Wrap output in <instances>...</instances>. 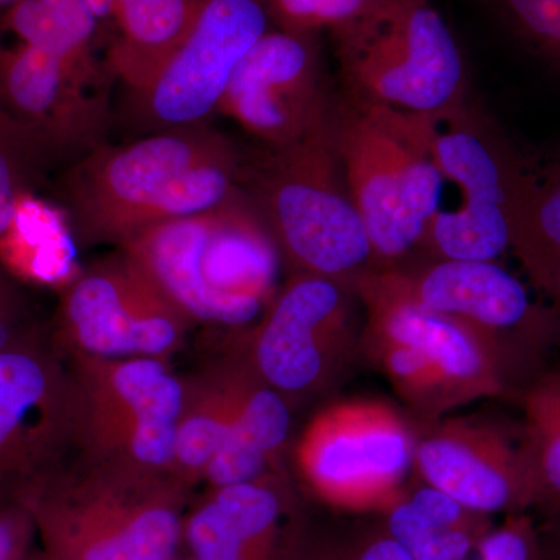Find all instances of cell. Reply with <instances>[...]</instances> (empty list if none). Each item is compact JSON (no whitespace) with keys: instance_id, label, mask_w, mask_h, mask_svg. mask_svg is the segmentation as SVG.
<instances>
[{"instance_id":"1","label":"cell","mask_w":560,"mask_h":560,"mask_svg":"<svg viewBox=\"0 0 560 560\" xmlns=\"http://www.w3.org/2000/svg\"><path fill=\"white\" fill-rule=\"evenodd\" d=\"M243 149L205 124L106 142L62 171L66 228L81 246H124L139 232L217 208L238 189Z\"/></svg>"},{"instance_id":"2","label":"cell","mask_w":560,"mask_h":560,"mask_svg":"<svg viewBox=\"0 0 560 560\" xmlns=\"http://www.w3.org/2000/svg\"><path fill=\"white\" fill-rule=\"evenodd\" d=\"M120 248L191 324L241 329L278 294L279 250L241 187L217 208L156 224Z\"/></svg>"},{"instance_id":"3","label":"cell","mask_w":560,"mask_h":560,"mask_svg":"<svg viewBox=\"0 0 560 560\" xmlns=\"http://www.w3.org/2000/svg\"><path fill=\"white\" fill-rule=\"evenodd\" d=\"M238 187L296 272L355 282L374 260L331 142L330 119L290 145L243 149Z\"/></svg>"},{"instance_id":"4","label":"cell","mask_w":560,"mask_h":560,"mask_svg":"<svg viewBox=\"0 0 560 560\" xmlns=\"http://www.w3.org/2000/svg\"><path fill=\"white\" fill-rule=\"evenodd\" d=\"M189 488L77 458L22 503L50 560H171Z\"/></svg>"},{"instance_id":"5","label":"cell","mask_w":560,"mask_h":560,"mask_svg":"<svg viewBox=\"0 0 560 560\" xmlns=\"http://www.w3.org/2000/svg\"><path fill=\"white\" fill-rule=\"evenodd\" d=\"M331 142L374 260L396 261L422 245L444 200L429 116L335 97Z\"/></svg>"},{"instance_id":"6","label":"cell","mask_w":560,"mask_h":560,"mask_svg":"<svg viewBox=\"0 0 560 560\" xmlns=\"http://www.w3.org/2000/svg\"><path fill=\"white\" fill-rule=\"evenodd\" d=\"M331 36L349 97L418 116L467 98L463 51L430 0H368Z\"/></svg>"},{"instance_id":"7","label":"cell","mask_w":560,"mask_h":560,"mask_svg":"<svg viewBox=\"0 0 560 560\" xmlns=\"http://www.w3.org/2000/svg\"><path fill=\"white\" fill-rule=\"evenodd\" d=\"M75 400L77 458L173 477L184 381L167 361L66 355Z\"/></svg>"},{"instance_id":"8","label":"cell","mask_w":560,"mask_h":560,"mask_svg":"<svg viewBox=\"0 0 560 560\" xmlns=\"http://www.w3.org/2000/svg\"><path fill=\"white\" fill-rule=\"evenodd\" d=\"M429 119L434 158L458 200L438 210L422 245L440 259L495 261L510 249L522 156L467 98Z\"/></svg>"},{"instance_id":"9","label":"cell","mask_w":560,"mask_h":560,"mask_svg":"<svg viewBox=\"0 0 560 560\" xmlns=\"http://www.w3.org/2000/svg\"><path fill=\"white\" fill-rule=\"evenodd\" d=\"M73 452L72 374L38 327L0 352V510L22 506Z\"/></svg>"},{"instance_id":"10","label":"cell","mask_w":560,"mask_h":560,"mask_svg":"<svg viewBox=\"0 0 560 560\" xmlns=\"http://www.w3.org/2000/svg\"><path fill=\"white\" fill-rule=\"evenodd\" d=\"M190 324L149 272L119 248L62 287L51 340L65 355L167 361L183 346Z\"/></svg>"},{"instance_id":"11","label":"cell","mask_w":560,"mask_h":560,"mask_svg":"<svg viewBox=\"0 0 560 560\" xmlns=\"http://www.w3.org/2000/svg\"><path fill=\"white\" fill-rule=\"evenodd\" d=\"M270 24L265 0H206L194 28L156 77L143 90L124 92L114 125L140 138L209 121L235 69Z\"/></svg>"},{"instance_id":"12","label":"cell","mask_w":560,"mask_h":560,"mask_svg":"<svg viewBox=\"0 0 560 560\" xmlns=\"http://www.w3.org/2000/svg\"><path fill=\"white\" fill-rule=\"evenodd\" d=\"M0 114L43 154L70 167L109 142L108 86L28 44H0Z\"/></svg>"},{"instance_id":"13","label":"cell","mask_w":560,"mask_h":560,"mask_svg":"<svg viewBox=\"0 0 560 560\" xmlns=\"http://www.w3.org/2000/svg\"><path fill=\"white\" fill-rule=\"evenodd\" d=\"M318 33L270 28L235 69L219 113L260 147H285L330 119Z\"/></svg>"},{"instance_id":"14","label":"cell","mask_w":560,"mask_h":560,"mask_svg":"<svg viewBox=\"0 0 560 560\" xmlns=\"http://www.w3.org/2000/svg\"><path fill=\"white\" fill-rule=\"evenodd\" d=\"M412 453L411 438L394 416L372 407H338L308 425L298 463L324 500L364 506L399 485Z\"/></svg>"},{"instance_id":"15","label":"cell","mask_w":560,"mask_h":560,"mask_svg":"<svg viewBox=\"0 0 560 560\" xmlns=\"http://www.w3.org/2000/svg\"><path fill=\"white\" fill-rule=\"evenodd\" d=\"M345 312L341 283L296 272L253 331L256 378L282 397L313 388Z\"/></svg>"},{"instance_id":"16","label":"cell","mask_w":560,"mask_h":560,"mask_svg":"<svg viewBox=\"0 0 560 560\" xmlns=\"http://www.w3.org/2000/svg\"><path fill=\"white\" fill-rule=\"evenodd\" d=\"M360 296L370 308L375 337L388 345L419 352L442 382L492 381L489 360L482 350V331L441 313L427 311L400 289L393 271L363 272L355 279Z\"/></svg>"},{"instance_id":"17","label":"cell","mask_w":560,"mask_h":560,"mask_svg":"<svg viewBox=\"0 0 560 560\" xmlns=\"http://www.w3.org/2000/svg\"><path fill=\"white\" fill-rule=\"evenodd\" d=\"M416 463L431 488L447 493L464 510L490 514L534 499L526 458L500 436L438 434L416 448Z\"/></svg>"},{"instance_id":"18","label":"cell","mask_w":560,"mask_h":560,"mask_svg":"<svg viewBox=\"0 0 560 560\" xmlns=\"http://www.w3.org/2000/svg\"><path fill=\"white\" fill-rule=\"evenodd\" d=\"M282 503L264 478L206 489L190 504L183 545L190 560H278Z\"/></svg>"},{"instance_id":"19","label":"cell","mask_w":560,"mask_h":560,"mask_svg":"<svg viewBox=\"0 0 560 560\" xmlns=\"http://www.w3.org/2000/svg\"><path fill=\"white\" fill-rule=\"evenodd\" d=\"M440 260L415 276L393 271L420 307L480 331L514 329L536 313L525 285L495 261Z\"/></svg>"},{"instance_id":"20","label":"cell","mask_w":560,"mask_h":560,"mask_svg":"<svg viewBox=\"0 0 560 560\" xmlns=\"http://www.w3.org/2000/svg\"><path fill=\"white\" fill-rule=\"evenodd\" d=\"M206 0H116L117 33L103 61L125 92L143 90L187 38Z\"/></svg>"},{"instance_id":"21","label":"cell","mask_w":560,"mask_h":560,"mask_svg":"<svg viewBox=\"0 0 560 560\" xmlns=\"http://www.w3.org/2000/svg\"><path fill=\"white\" fill-rule=\"evenodd\" d=\"M510 248L560 316V161L522 156L511 209Z\"/></svg>"},{"instance_id":"22","label":"cell","mask_w":560,"mask_h":560,"mask_svg":"<svg viewBox=\"0 0 560 560\" xmlns=\"http://www.w3.org/2000/svg\"><path fill=\"white\" fill-rule=\"evenodd\" d=\"M290 411L278 390L242 370L241 400L230 434L205 475L208 488L259 480L287 441Z\"/></svg>"},{"instance_id":"23","label":"cell","mask_w":560,"mask_h":560,"mask_svg":"<svg viewBox=\"0 0 560 560\" xmlns=\"http://www.w3.org/2000/svg\"><path fill=\"white\" fill-rule=\"evenodd\" d=\"M242 370L221 368L184 382L175 434L173 477L194 489L230 434L241 400Z\"/></svg>"},{"instance_id":"24","label":"cell","mask_w":560,"mask_h":560,"mask_svg":"<svg viewBox=\"0 0 560 560\" xmlns=\"http://www.w3.org/2000/svg\"><path fill=\"white\" fill-rule=\"evenodd\" d=\"M101 25L88 0H16L3 18V27L20 43L47 51L108 86L105 65L94 57Z\"/></svg>"},{"instance_id":"25","label":"cell","mask_w":560,"mask_h":560,"mask_svg":"<svg viewBox=\"0 0 560 560\" xmlns=\"http://www.w3.org/2000/svg\"><path fill=\"white\" fill-rule=\"evenodd\" d=\"M530 452L526 456L534 499L560 503V371L537 383L526 400Z\"/></svg>"},{"instance_id":"26","label":"cell","mask_w":560,"mask_h":560,"mask_svg":"<svg viewBox=\"0 0 560 560\" xmlns=\"http://www.w3.org/2000/svg\"><path fill=\"white\" fill-rule=\"evenodd\" d=\"M50 171L31 140L0 114V242L13 230L22 202Z\"/></svg>"},{"instance_id":"27","label":"cell","mask_w":560,"mask_h":560,"mask_svg":"<svg viewBox=\"0 0 560 560\" xmlns=\"http://www.w3.org/2000/svg\"><path fill=\"white\" fill-rule=\"evenodd\" d=\"M474 512L434 488H422L410 499L400 501L389 512L388 534L408 551L441 530L475 526L470 521Z\"/></svg>"},{"instance_id":"28","label":"cell","mask_w":560,"mask_h":560,"mask_svg":"<svg viewBox=\"0 0 560 560\" xmlns=\"http://www.w3.org/2000/svg\"><path fill=\"white\" fill-rule=\"evenodd\" d=\"M275 27L298 33H319L352 20L368 0H265Z\"/></svg>"},{"instance_id":"29","label":"cell","mask_w":560,"mask_h":560,"mask_svg":"<svg viewBox=\"0 0 560 560\" xmlns=\"http://www.w3.org/2000/svg\"><path fill=\"white\" fill-rule=\"evenodd\" d=\"M512 21L541 57L560 69V0H503Z\"/></svg>"},{"instance_id":"30","label":"cell","mask_w":560,"mask_h":560,"mask_svg":"<svg viewBox=\"0 0 560 560\" xmlns=\"http://www.w3.org/2000/svg\"><path fill=\"white\" fill-rule=\"evenodd\" d=\"M38 327L21 278L0 259V352Z\"/></svg>"},{"instance_id":"31","label":"cell","mask_w":560,"mask_h":560,"mask_svg":"<svg viewBox=\"0 0 560 560\" xmlns=\"http://www.w3.org/2000/svg\"><path fill=\"white\" fill-rule=\"evenodd\" d=\"M478 560H540L539 533L525 515H514L477 545Z\"/></svg>"},{"instance_id":"32","label":"cell","mask_w":560,"mask_h":560,"mask_svg":"<svg viewBox=\"0 0 560 560\" xmlns=\"http://www.w3.org/2000/svg\"><path fill=\"white\" fill-rule=\"evenodd\" d=\"M35 530L24 506L0 510V560H22Z\"/></svg>"},{"instance_id":"33","label":"cell","mask_w":560,"mask_h":560,"mask_svg":"<svg viewBox=\"0 0 560 560\" xmlns=\"http://www.w3.org/2000/svg\"><path fill=\"white\" fill-rule=\"evenodd\" d=\"M352 560H415L411 552L386 533V536L371 540Z\"/></svg>"},{"instance_id":"34","label":"cell","mask_w":560,"mask_h":560,"mask_svg":"<svg viewBox=\"0 0 560 560\" xmlns=\"http://www.w3.org/2000/svg\"><path fill=\"white\" fill-rule=\"evenodd\" d=\"M540 560H560V528L550 540L541 541L539 537Z\"/></svg>"},{"instance_id":"35","label":"cell","mask_w":560,"mask_h":560,"mask_svg":"<svg viewBox=\"0 0 560 560\" xmlns=\"http://www.w3.org/2000/svg\"><path fill=\"white\" fill-rule=\"evenodd\" d=\"M116 0H88L91 9L94 10L95 16L102 22H113V9Z\"/></svg>"},{"instance_id":"36","label":"cell","mask_w":560,"mask_h":560,"mask_svg":"<svg viewBox=\"0 0 560 560\" xmlns=\"http://www.w3.org/2000/svg\"><path fill=\"white\" fill-rule=\"evenodd\" d=\"M278 560H331V559L326 558V556H323V555H318V556H311V555L300 556V555H298V551L290 550V548L287 547V545H285V540H283L282 541V548H280Z\"/></svg>"},{"instance_id":"37","label":"cell","mask_w":560,"mask_h":560,"mask_svg":"<svg viewBox=\"0 0 560 560\" xmlns=\"http://www.w3.org/2000/svg\"><path fill=\"white\" fill-rule=\"evenodd\" d=\"M13 2H16V0H0V3H13Z\"/></svg>"},{"instance_id":"38","label":"cell","mask_w":560,"mask_h":560,"mask_svg":"<svg viewBox=\"0 0 560 560\" xmlns=\"http://www.w3.org/2000/svg\"><path fill=\"white\" fill-rule=\"evenodd\" d=\"M171 560H190V559L189 558H178V556H175V558H173Z\"/></svg>"},{"instance_id":"39","label":"cell","mask_w":560,"mask_h":560,"mask_svg":"<svg viewBox=\"0 0 560 560\" xmlns=\"http://www.w3.org/2000/svg\"><path fill=\"white\" fill-rule=\"evenodd\" d=\"M47 560H50L49 558H47Z\"/></svg>"}]
</instances>
